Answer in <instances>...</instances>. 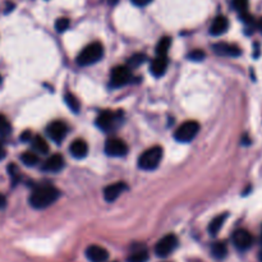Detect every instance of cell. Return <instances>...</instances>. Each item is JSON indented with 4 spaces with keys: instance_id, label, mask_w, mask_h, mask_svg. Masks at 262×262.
<instances>
[{
    "instance_id": "4dcf8cb0",
    "label": "cell",
    "mask_w": 262,
    "mask_h": 262,
    "mask_svg": "<svg viewBox=\"0 0 262 262\" xmlns=\"http://www.w3.org/2000/svg\"><path fill=\"white\" fill-rule=\"evenodd\" d=\"M32 135H31L30 130H25V132L22 133V136H20V141L22 142H31L32 141Z\"/></svg>"
},
{
    "instance_id": "d4e9b609",
    "label": "cell",
    "mask_w": 262,
    "mask_h": 262,
    "mask_svg": "<svg viewBox=\"0 0 262 262\" xmlns=\"http://www.w3.org/2000/svg\"><path fill=\"white\" fill-rule=\"evenodd\" d=\"M10 132H12V125L9 120L7 119V117L0 114V136L5 137V136H9Z\"/></svg>"
},
{
    "instance_id": "8d00e7d4",
    "label": "cell",
    "mask_w": 262,
    "mask_h": 262,
    "mask_svg": "<svg viewBox=\"0 0 262 262\" xmlns=\"http://www.w3.org/2000/svg\"><path fill=\"white\" fill-rule=\"evenodd\" d=\"M0 82H2V77H0Z\"/></svg>"
},
{
    "instance_id": "4fadbf2b",
    "label": "cell",
    "mask_w": 262,
    "mask_h": 262,
    "mask_svg": "<svg viewBox=\"0 0 262 262\" xmlns=\"http://www.w3.org/2000/svg\"><path fill=\"white\" fill-rule=\"evenodd\" d=\"M64 165H66V161H64V158L59 154H55V155L50 156L45 163L41 166V170L48 171V173H59L60 170H63Z\"/></svg>"
},
{
    "instance_id": "9a60e30c",
    "label": "cell",
    "mask_w": 262,
    "mask_h": 262,
    "mask_svg": "<svg viewBox=\"0 0 262 262\" xmlns=\"http://www.w3.org/2000/svg\"><path fill=\"white\" fill-rule=\"evenodd\" d=\"M229 28V20L224 15H217L214 20H212L211 26H210V35L212 36H220L225 33Z\"/></svg>"
},
{
    "instance_id": "484cf974",
    "label": "cell",
    "mask_w": 262,
    "mask_h": 262,
    "mask_svg": "<svg viewBox=\"0 0 262 262\" xmlns=\"http://www.w3.org/2000/svg\"><path fill=\"white\" fill-rule=\"evenodd\" d=\"M69 26H71V20H69L68 18H66V17L58 18V19H56V22H55L56 32H59V33L66 32V31L69 28Z\"/></svg>"
},
{
    "instance_id": "f546056e",
    "label": "cell",
    "mask_w": 262,
    "mask_h": 262,
    "mask_svg": "<svg viewBox=\"0 0 262 262\" xmlns=\"http://www.w3.org/2000/svg\"><path fill=\"white\" fill-rule=\"evenodd\" d=\"M8 171H9V176L12 177L13 182H17L19 179V173H18V168L14 165V164H10L8 166Z\"/></svg>"
},
{
    "instance_id": "3957f363",
    "label": "cell",
    "mask_w": 262,
    "mask_h": 262,
    "mask_svg": "<svg viewBox=\"0 0 262 262\" xmlns=\"http://www.w3.org/2000/svg\"><path fill=\"white\" fill-rule=\"evenodd\" d=\"M102 56H104V46L100 42H92L79 53V55L77 56V63L82 67L92 66L101 60Z\"/></svg>"
},
{
    "instance_id": "cb8c5ba5",
    "label": "cell",
    "mask_w": 262,
    "mask_h": 262,
    "mask_svg": "<svg viewBox=\"0 0 262 262\" xmlns=\"http://www.w3.org/2000/svg\"><path fill=\"white\" fill-rule=\"evenodd\" d=\"M64 100H66V104L68 105V107L72 110V112L78 113L81 105H79L78 99H77V97L74 96L73 94H71V92L66 94V96H64Z\"/></svg>"
},
{
    "instance_id": "2e32d148",
    "label": "cell",
    "mask_w": 262,
    "mask_h": 262,
    "mask_svg": "<svg viewBox=\"0 0 262 262\" xmlns=\"http://www.w3.org/2000/svg\"><path fill=\"white\" fill-rule=\"evenodd\" d=\"M69 152L74 159H83L89 154V145L83 140H74L69 146Z\"/></svg>"
},
{
    "instance_id": "9c48e42d",
    "label": "cell",
    "mask_w": 262,
    "mask_h": 262,
    "mask_svg": "<svg viewBox=\"0 0 262 262\" xmlns=\"http://www.w3.org/2000/svg\"><path fill=\"white\" fill-rule=\"evenodd\" d=\"M46 133H48L49 138H50L53 142L55 143H61L64 141V138L67 137V133H68V127L64 122L60 120H55V122L50 123L46 128Z\"/></svg>"
},
{
    "instance_id": "7c38bea8",
    "label": "cell",
    "mask_w": 262,
    "mask_h": 262,
    "mask_svg": "<svg viewBox=\"0 0 262 262\" xmlns=\"http://www.w3.org/2000/svg\"><path fill=\"white\" fill-rule=\"evenodd\" d=\"M128 186L124 182H118V183L110 184L104 189V199L106 202H114L115 200L127 191Z\"/></svg>"
},
{
    "instance_id": "30bf717a",
    "label": "cell",
    "mask_w": 262,
    "mask_h": 262,
    "mask_svg": "<svg viewBox=\"0 0 262 262\" xmlns=\"http://www.w3.org/2000/svg\"><path fill=\"white\" fill-rule=\"evenodd\" d=\"M130 81V69L129 67L119 66L115 67L112 71V86L122 87Z\"/></svg>"
},
{
    "instance_id": "d590c367",
    "label": "cell",
    "mask_w": 262,
    "mask_h": 262,
    "mask_svg": "<svg viewBox=\"0 0 262 262\" xmlns=\"http://www.w3.org/2000/svg\"><path fill=\"white\" fill-rule=\"evenodd\" d=\"M109 3L110 4H113V5H115L118 3V0H109Z\"/></svg>"
},
{
    "instance_id": "836d02e7",
    "label": "cell",
    "mask_w": 262,
    "mask_h": 262,
    "mask_svg": "<svg viewBox=\"0 0 262 262\" xmlns=\"http://www.w3.org/2000/svg\"><path fill=\"white\" fill-rule=\"evenodd\" d=\"M5 155H7V154H5L4 147H3V145L0 143V160H3V159L5 158Z\"/></svg>"
},
{
    "instance_id": "ac0fdd59",
    "label": "cell",
    "mask_w": 262,
    "mask_h": 262,
    "mask_svg": "<svg viewBox=\"0 0 262 262\" xmlns=\"http://www.w3.org/2000/svg\"><path fill=\"white\" fill-rule=\"evenodd\" d=\"M31 143H32L33 150H35L36 152L41 154V155H46V154L49 152V150H50L49 143L46 142L41 136H35V137L32 138V141H31Z\"/></svg>"
},
{
    "instance_id": "d6a6232c",
    "label": "cell",
    "mask_w": 262,
    "mask_h": 262,
    "mask_svg": "<svg viewBox=\"0 0 262 262\" xmlns=\"http://www.w3.org/2000/svg\"><path fill=\"white\" fill-rule=\"evenodd\" d=\"M5 205H7V199L0 193V209H4Z\"/></svg>"
},
{
    "instance_id": "1f68e13d",
    "label": "cell",
    "mask_w": 262,
    "mask_h": 262,
    "mask_svg": "<svg viewBox=\"0 0 262 262\" xmlns=\"http://www.w3.org/2000/svg\"><path fill=\"white\" fill-rule=\"evenodd\" d=\"M136 7H146V5L150 4L152 0H130Z\"/></svg>"
},
{
    "instance_id": "8992f818",
    "label": "cell",
    "mask_w": 262,
    "mask_h": 262,
    "mask_svg": "<svg viewBox=\"0 0 262 262\" xmlns=\"http://www.w3.org/2000/svg\"><path fill=\"white\" fill-rule=\"evenodd\" d=\"M105 154L112 158H122L128 154V146L119 138H109L104 146Z\"/></svg>"
},
{
    "instance_id": "277c9868",
    "label": "cell",
    "mask_w": 262,
    "mask_h": 262,
    "mask_svg": "<svg viewBox=\"0 0 262 262\" xmlns=\"http://www.w3.org/2000/svg\"><path fill=\"white\" fill-rule=\"evenodd\" d=\"M200 132V124L194 120H188V122L183 123L179 125L178 129L174 133V138L181 143H188L199 135Z\"/></svg>"
},
{
    "instance_id": "7a4b0ae2",
    "label": "cell",
    "mask_w": 262,
    "mask_h": 262,
    "mask_svg": "<svg viewBox=\"0 0 262 262\" xmlns=\"http://www.w3.org/2000/svg\"><path fill=\"white\" fill-rule=\"evenodd\" d=\"M163 155L164 151L160 146H154V147L147 148V150H146L145 152L141 154V156L138 158V168L146 171L155 170V169L160 165Z\"/></svg>"
},
{
    "instance_id": "5b68a950",
    "label": "cell",
    "mask_w": 262,
    "mask_h": 262,
    "mask_svg": "<svg viewBox=\"0 0 262 262\" xmlns=\"http://www.w3.org/2000/svg\"><path fill=\"white\" fill-rule=\"evenodd\" d=\"M178 238L174 234H168L161 238L155 246V253L159 257H168L178 247Z\"/></svg>"
},
{
    "instance_id": "44dd1931",
    "label": "cell",
    "mask_w": 262,
    "mask_h": 262,
    "mask_svg": "<svg viewBox=\"0 0 262 262\" xmlns=\"http://www.w3.org/2000/svg\"><path fill=\"white\" fill-rule=\"evenodd\" d=\"M171 45V38L165 36V37L160 38V41L156 45V55L158 56H163V58H166L169 53V49H170Z\"/></svg>"
},
{
    "instance_id": "d6986e66",
    "label": "cell",
    "mask_w": 262,
    "mask_h": 262,
    "mask_svg": "<svg viewBox=\"0 0 262 262\" xmlns=\"http://www.w3.org/2000/svg\"><path fill=\"white\" fill-rule=\"evenodd\" d=\"M227 219H228V214L225 212V214L219 215V216L215 217L214 220H211V223H210V225H209L210 235H216L217 233L220 232V229L223 228V225H224L225 220Z\"/></svg>"
},
{
    "instance_id": "7402d4cb",
    "label": "cell",
    "mask_w": 262,
    "mask_h": 262,
    "mask_svg": "<svg viewBox=\"0 0 262 262\" xmlns=\"http://www.w3.org/2000/svg\"><path fill=\"white\" fill-rule=\"evenodd\" d=\"M20 161H22L26 166H36L38 164V156L36 155L35 152L27 151V152L20 155Z\"/></svg>"
},
{
    "instance_id": "4316f807",
    "label": "cell",
    "mask_w": 262,
    "mask_h": 262,
    "mask_svg": "<svg viewBox=\"0 0 262 262\" xmlns=\"http://www.w3.org/2000/svg\"><path fill=\"white\" fill-rule=\"evenodd\" d=\"M146 61V55L145 54H135L133 56H130L129 60H128V66L132 67V68H137L141 64Z\"/></svg>"
},
{
    "instance_id": "f1b7e54d",
    "label": "cell",
    "mask_w": 262,
    "mask_h": 262,
    "mask_svg": "<svg viewBox=\"0 0 262 262\" xmlns=\"http://www.w3.org/2000/svg\"><path fill=\"white\" fill-rule=\"evenodd\" d=\"M206 58V54L202 50H193L188 54V59L192 61H202Z\"/></svg>"
},
{
    "instance_id": "8fae6325",
    "label": "cell",
    "mask_w": 262,
    "mask_h": 262,
    "mask_svg": "<svg viewBox=\"0 0 262 262\" xmlns=\"http://www.w3.org/2000/svg\"><path fill=\"white\" fill-rule=\"evenodd\" d=\"M215 53L220 56H230V58H237L242 54V50H241L239 46L233 45V43H227V42H219L215 43L212 46Z\"/></svg>"
},
{
    "instance_id": "6da1fadb",
    "label": "cell",
    "mask_w": 262,
    "mask_h": 262,
    "mask_svg": "<svg viewBox=\"0 0 262 262\" xmlns=\"http://www.w3.org/2000/svg\"><path fill=\"white\" fill-rule=\"evenodd\" d=\"M60 197V191L51 184H42L36 187L31 193L28 202L33 209L42 210L51 206Z\"/></svg>"
},
{
    "instance_id": "ffe728a7",
    "label": "cell",
    "mask_w": 262,
    "mask_h": 262,
    "mask_svg": "<svg viewBox=\"0 0 262 262\" xmlns=\"http://www.w3.org/2000/svg\"><path fill=\"white\" fill-rule=\"evenodd\" d=\"M211 255L216 260H224L228 255V245L225 242H216L211 248Z\"/></svg>"
},
{
    "instance_id": "52a82bcc",
    "label": "cell",
    "mask_w": 262,
    "mask_h": 262,
    "mask_svg": "<svg viewBox=\"0 0 262 262\" xmlns=\"http://www.w3.org/2000/svg\"><path fill=\"white\" fill-rule=\"evenodd\" d=\"M120 122V115L115 114V113L104 112L97 117L96 125L104 132H112L117 128V125Z\"/></svg>"
},
{
    "instance_id": "603a6c76",
    "label": "cell",
    "mask_w": 262,
    "mask_h": 262,
    "mask_svg": "<svg viewBox=\"0 0 262 262\" xmlns=\"http://www.w3.org/2000/svg\"><path fill=\"white\" fill-rule=\"evenodd\" d=\"M150 256L146 250H140L133 252L129 257L127 258V262H147Z\"/></svg>"
},
{
    "instance_id": "5bb4252c",
    "label": "cell",
    "mask_w": 262,
    "mask_h": 262,
    "mask_svg": "<svg viewBox=\"0 0 262 262\" xmlns=\"http://www.w3.org/2000/svg\"><path fill=\"white\" fill-rule=\"evenodd\" d=\"M86 257L91 262H105L109 258V252L101 246L91 245L87 247Z\"/></svg>"
},
{
    "instance_id": "e575fe53",
    "label": "cell",
    "mask_w": 262,
    "mask_h": 262,
    "mask_svg": "<svg viewBox=\"0 0 262 262\" xmlns=\"http://www.w3.org/2000/svg\"><path fill=\"white\" fill-rule=\"evenodd\" d=\"M257 27H258V31H260V32L262 33V18L260 20H258V23H257Z\"/></svg>"
},
{
    "instance_id": "ba28073f",
    "label": "cell",
    "mask_w": 262,
    "mask_h": 262,
    "mask_svg": "<svg viewBox=\"0 0 262 262\" xmlns=\"http://www.w3.org/2000/svg\"><path fill=\"white\" fill-rule=\"evenodd\" d=\"M232 241L234 247L238 251H247L253 246V237L248 230L237 229L232 235Z\"/></svg>"
},
{
    "instance_id": "83f0119b",
    "label": "cell",
    "mask_w": 262,
    "mask_h": 262,
    "mask_svg": "<svg viewBox=\"0 0 262 262\" xmlns=\"http://www.w3.org/2000/svg\"><path fill=\"white\" fill-rule=\"evenodd\" d=\"M248 3H250V0H232L233 8H234L239 14H242V13H247Z\"/></svg>"
},
{
    "instance_id": "e0dca14e",
    "label": "cell",
    "mask_w": 262,
    "mask_h": 262,
    "mask_svg": "<svg viewBox=\"0 0 262 262\" xmlns=\"http://www.w3.org/2000/svg\"><path fill=\"white\" fill-rule=\"evenodd\" d=\"M168 59L163 58V56H158L156 59H154L152 63L150 66L151 74L155 77H161L165 74L166 69H168Z\"/></svg>"
}]
</instances>
